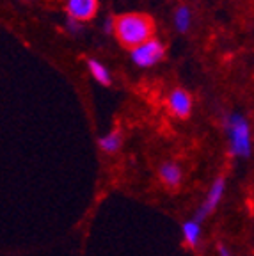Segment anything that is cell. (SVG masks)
<instances>
[{"label": "cell", "mask_w": 254, "mask_h": 256, "mask_svg": "<svg viewBox=\"0 0 254 256\" xmlns=\"http://www.w3.org/2000/svg\"><path fill=\"white\" fill-rule=\"evenodd\" d=\"M114 36L118 38L124 48L134 50L135 46L146 43L153 38L155 32V24L150 16L140 14V12H128L114 18Z\"/></svg>", "instance_id": "obj_1"}, {"label": "cell", "mask_w": 254, "mask_h": 256, "mask_svg": "<svg viewBox=\"0 0 254 256\" xmlns=\"http://www.w3.org/2000/svg\"><path fill=\"white\" fill-rule=\"evenodd\" d=\"M222 124L228 136L230 155L234 158H249L252 153V137H250L249 121L238 112H231V114L224 116Z\"/></svg>", "instance_id": "obj_2"}, {"label": "cell", "mask_w": 254, "mask_h": 256, "mask_svg": "<svg viewBox=\"0 0 254 256\" xmlns=\"http://www.w3.org/2000/svg\"><path fill=\"white\" fill-rule=\"evenodd\" d=\"M164 56H166L164 44L160 43L156 38H151L146 43L135 46L134 50H132L130 57L135 66H139V68H151V66H155L156 62H160V60L164 59Z\"/></svg>", "instance_id": "obj_3"}, {"label": "cell", "mask_w": 254, "mask_h": 256, "mask_svg": "<svg viewBox=\"0 0 254 256\" xmlns=\"http://www.w3.org/2000/svg\"><path fill=\"white\" fill-rule=\"evenodd\" d=\"M226 187H228V184H226V178H224V176L215 178L214 184H212V187H210V190H208L206 198H204L202 203L198 206V210L194 212V217H192V219L202 224V220L206 219V217H210L212 214L217 210V206L220 204V201H222Z\"/></svg>", "instance_id": "obj_4"}, {"label": "cell", "mask_w": 254, "mask_h": 256, "mask_svg": "<svg viewBox=\"0 0 254 256\" xmlns=\"http://www.w3.org/2000/svg\"><path fill=\"white\" fill-rule=\"evenodd\" d=\"M66 11L73 22H89L98 12V0H68Z\"/></svg>", "instance_id": "obj_5"}, {"label": "cell", "mask_w": 254, "mask_h": 256, "mask_svg": "<svg viewBox=\"0 0 254 256\" xmlns=\"http://www.w3.org/2000/svg\"><path fill=\"white\" fill-rule=\"evenodd\" d=\"M167 105H169V110H171L172 116L180 118V120L188 118L192 112V98L183 89H174L167 98Z\"/></svg>", "instance_id": "obj_6"}, {"label": "cell", "mask_w": 254, "mask_h": 256, "mask_svg": "<svg viewBox=\"0 0 254 256\" xmlns=\"http://www.w3.org/2000/svg\"><path fill=\"white\" fill-rule=\"evenodd\" d=\"M158 176L160 180H162L164 187L171 188V190H176L180 188L183 182V171L176 162H171V160H167L164 164H160L158 168Z\"/></svg>", "instance_id": "obj_7"}, {"label": "cell", "mask_w": 254, "mask_h": 256, "mask_svg": "<svg viewBox=\"0 0 254 256\" xmlns=\"http://www.w3.org/2000/svg\"><path fill=\"white\" fill-rule=\"evenodd\" d=\"M182 235L188 248L198 249L199 242H201V222L194 219H187L182 224Z\"/></svg>", "instance_id": "obj_8"}, {"label": "cell", "mask_w": 254, "mask_h": 256, "mask_svg": "<svg viewBox=\"0 0 254 256\" xmlns=\"http://www.w3.org/2000/svg\"><path fill=\"white\" fill-rule=\"evenodd\" d=\"M98 146L104 150L105 153H108V155L118 153L121 148H123V134H121V130H112V132H108L107 136L100 137Z\"/></svg>", "instance_id": "obj_9"}, {"label": "cell", "mask_w": 254, "mask_h": 256, "mask_svg": "<svg viewBox=\"0 0 254 256\" xmlns=\"http://www.w3.org/2000/svg\"><path fill=\"white\" fill-rule=\"evenodd\" d=\"M88 66H89V72H91L92 78H94L96 82H100V84H104V86L110 84V73H108V70L105 68V66L100 62V60L89 59L88 60Z\"/></svg>", "instance_id": "obj_10"}, {"label": "cell", "mask_w": 254, "mask_h": 256, "mask_svg": "<svg viewBox=\"0 0 254 256\" xmlns=\"http://www.w3.org/2000/svg\"><path fill=\"white\" fill-rule=\"evenodd\" d=\"M190 24H192V12L188 8L182 6V8L176 9L174 12V25L180 32H187L190 28Z\"/></svg>", "instance_id": "obj_11"}, {"label": "cell", "mask_w": 254, "mask_h": 256, "mask_svg": "<svg viewBox=\"0 0 254 256\" xmlns=\"http://www.w3.org/2000/svg\"><path fill=\"white\" fill-rule=\"evenodd\" d=\"M217 251H218V256H234L233 252H231L230 249H228L224 244H220V246H218V248H217Z\"/></svg>", "instance_id": "obj_12"}, {"label": "cell", "mask_w": 254, "mask_h": 256, "mask_svg": "<svg viewBox=\"0 0 254 256\" xmlns=\"http://www.w3.org/2000/svg\"><path fill=\"white\" fill-rule=\"evenodd\" d=\"M105 28H107V32H112V28H114V18H108L107 24H105Z\"/></svg>", "instance_id": "obj_13"}]
</instances>
